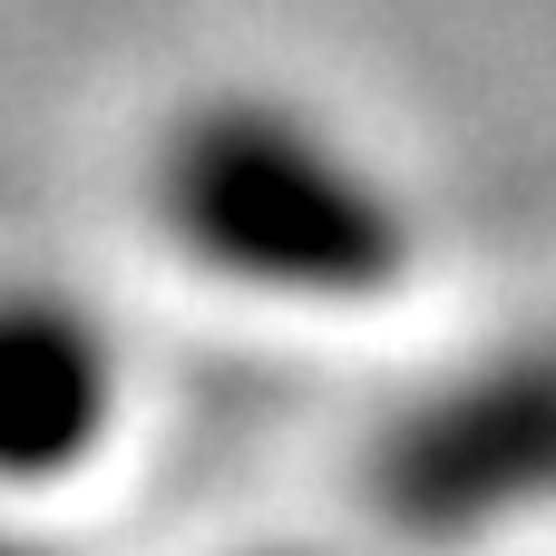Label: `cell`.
Instances as JSON below:
<instances>
[{
    "mask_svg": "<svg viewBox=\"0 0 556 556\" xmlns=\"http://www.w3.org/2000/svg\"><path fill=\"white\" fill-rule=\"evenodd\" d=\"M0 556H39V547H10V538H0Z\"/></svg>",
    "mask_w": 556,
    "mask_h": 556,
    "instance_id": "4",
    "label": "cell"
},
{
    "mask_svg": "<svg viewBox=\"0 0 556 556\" xmlns=\"http://www.w3.org/2000/svg\"><path fill=\"white\" fill-rule=\"evenodd\" d=\"M156 215L205 274L283 303H381L410 274V215L381 166H362L293 98L254 88L195 98L166 127Z\"/></svg>",
    "mask_w": 556,
    "mask_h": 556,
    "instance_id": "1",
    "label": "cell"
},
{
    "mask_svg": "<svg viewBox=\"0 0 556 556\" xmlns=\"http://www.w3.org/2000/svg\"><path fill=\"white\" fill-rule=\"evenodd\" d=\"M371 498L401 538L459 547L556 508V342L489 352L401 401L371 440Z\"/></svg>",
    "mask_w": 556,
    "mask_h": 556,
    "instance_id": "2",
    "label": "cell"
},
{
    "mask_svg": "<svg viewBox=\"0 0 556 556\" xmlns=\"http://www.w3.org/2000/svg\"><path fill=\"white\" fill-rule=\"evenodd\" d=\"M117 430V342L59 283H0V479H68Z\"/></svg>",
    "mask_w": 556,
    "mask_h": 556,
    "instance_id": "3",
    "label": "cell"
}]
</instances>
